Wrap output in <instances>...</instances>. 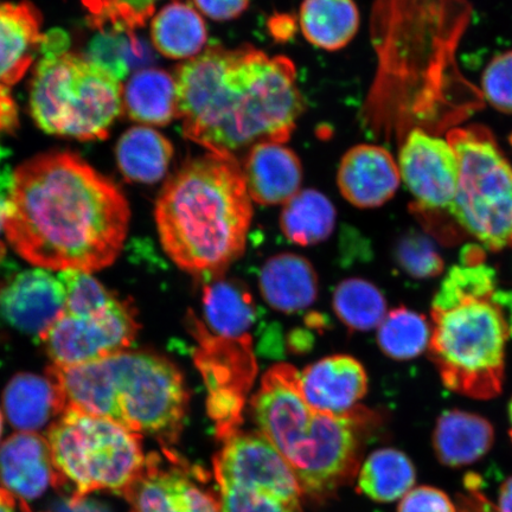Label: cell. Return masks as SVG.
<instances>
[{
    "label": "cell",
    "instance_id": "6da1fadb",
    "mask_svg": "<svg viewBox=\"0 0 512 512\" xmlns=\"http://www.w3.org/2000/svg\"><path fill=\"white\" fill-rule=\"evenodd\" d=\"M130 217L117 184L74 153H46L12 175L4 235L32 265L93 273L117 260Z\"/></svg>",
    "mask_w": 512,
    "mask_h": 512
},
{
    "label": "cell",
    "instance_id": "7a4b0ae2",
    "mask_svg": "<svg viewBox=\"0 0 512 512\" xmlns=\"http://www.w3.org/2000/svg\"><path fill=\"white\" fill-rule=\"evenodd\" d=\"M175 82L185 138L215 155L284 144L304 111L293 62L253 47H210L183 63Z\"/></svg>",
    "mask_w": 512,
    "mask_h": 512
},
{
    "label": "cell",
    "instance_id": "3957f363",
    "mask_svg": "<svg viewBox=\"0 0 512 512\" xmlns=\"http://www.w3.org/2000/svg\"><path fill=\"white\" fill-rule=\"evenodd\" d=\"M497 285L484 248L466 247L432 302L428 354L444 386L471 399H494L503 389L512 326L510 292Z\"/></svg>",
    "mask_w": 512,
    "mask_h": 512
},
{
    "label": "cell",
    "instance_id": "277c9868",
    "mask_svg": "<svg viewBox=\"0 0 512 512\" xmlns=\"http://www.w3.org/2000/svg\"><path fill=\"white\" fill-rule=\"evenodd\" d=\"M155 219L160 242L182 271L215 278L245 253L252 198L235 157H197L160 192Z\"/></svg>",
    "mask_w": 512,
    "mask_h": 512
},
{
    "label": "cell",
    "instance_id": "5b68a950",
    "mask_svg": "<svg viewBox=\"0 0 512 512\" xmlns=\"http://www.w3.org/2000/svg\"><path fill=\"white\" fill-rule=\"evenodd\" d=\"M47 376L63 412L112 420L164 446L181 435L190 396L181 371L162 356L126 350L81 366L53 364Z\"/></svg>",
    "mask_w": 512,
    "mask_h": 512
},
{
    "label": "cell",
    "instance_id": "8992f818",
    "mask_svg": "<svg viewBox=\"0 0 512 512\" xmlns=\"http://www.w3.org/2000/svg\"><path fill=\"white\" fill-rule=\"evenodd\" d=\"M252 411L260 434L277 448L306 494H328L355 472L361 427L370 414L316 411L305 401L299 371L290 364L267 371Z\"/></svg>",
    "mask_w": 512,
    "mask_h": 512
},
{
    "label": "cell",
    "instance_id": "52a82bcc",
    "mask_svg": "<svg viewBox=\"0 0 512 512\" xmlns=\"http://www.w3.org/2000/svg\"><path fill=\"white\" fill-rule=\"evenodd\" d=\"M123 107V87L108 70L74 54L38 63L30 108L44 132L79 140L105 139Z\"/></svg>",
    "mask_w": 512,
    "mask_h": 512
},
{
    "label": "cell",
    "instance_id": "ba28073f",
    "mask_svg": "<svg viewBox=\"0 0 512 512\" xmlns=\"http://www.w3.org/2000/svg\"><path fill=\"white\" fill-rule=\"evenodd\" d=\"M47 440L59 488H73L70 501L94 491L123 496L146 462L142 435L76 409H67L49 426Z\"/></svg>",
    "mask_w": 512,
    "mask_h": 512
},
{
    "label": "cell",
    "instance_id": "9c48e42d",
    "mask_svg": "<svg viewBox=\"0 0 512 512\" xmlns=\"http://www.w3.org/2000/svg\"><path fill=\"white\" fill-rule=\"evenodd\" d=\"M446 138L459 163L451 216L460 234L492 252L512 249V163L483 125L454 126Z\"/></svg>",
    "mask_w": 512,
    "mask_h": 512
},
{
    "label": "cell",
    "instance_id": "30bf717a",
    "mask_svg": "<svg viewBox=\"0 0 512 512\" xmlns=\"http://www.w3.org/2000/svg\"><path fill=\"white\" fill-rule=\"evenodd\" d=\"M401 181L414 198V211L426 229L445 242L457 241L460 234L452 220L456 200L459 163L447 138L413 128L400 144Z\"/></svg>",
    "mask_w": 512,
    "mask_h": 512
},
{
    "label": "cell",
    "instance_id": "8fae6325",
    "mask_svg": "<svg viewBox=\"0 0 512 512\" xmlns=\"http://www.w3.org/2000/svg\"><path fill=\"white\" fill-rule=\"evenodd\" d=\"M139 329L133 305L114 296L95 309L62 310L40 339L53 364L72 367L128 350Z\"/></svg>",
    "mask_w": 512,
    "mask_h": 512
},
{
    "label": "cell",
    "instance_id": "7c38bea8",
    "mask_svg": "<svg viewBox=\"0 0 512 512\" xmlns=\"http://www.w3.org/2000/svg\"><path fill=\"white\" fill-rule=\"evenodd\" d=\"M214 459L220 494L279 502L300 508L298 480L286 460L260 433L235 432Z\"/></svg>",
    "mask_w": 512,
    "mask_h": 512
},
{
    "label": "cell",
    "instance_id": "4fadbf2b",
    "mask_svg": "<svg viewBox=\"0 0 512 512\" xmlns=\"http://www.w3.org/2000/svg\"><path fill=\"white\" fill-rule=\"evenodd\" d=\"M146 457L143 470L123 497L131 512H221L219 497L195 480L181 460L168 451Z\"/></svg>",
    "mask_w": 512,
    "mask_h": 512
},
{
    "label": "cell",
    "instance_id": "5bb4252c",
    "mask_svg": "<svg viewBox=\"0 0 512 512\" xmlns=\"http://www.w3.org/2000/svg\"><path fill=\"white\" fill-rule=\"evenodd\" d=\"M337 183L342 196L352 206L379 208L392 200L400 187L399 165L386 147L356 145L343 156Z\"/></svg>",
    "mask_w": 512,
    "mask_h": 512
},
{
    "label": "cell",
    "instance_id": "9a60e30c",
    "mask_svg": "<svg viewBox=\"0 0 512 512\" xmlns=\"http://www.w3.org/2000/svg\"><path fill=\"white\" fill-rule=\"evenodd\" d=\"M66 291L59 278L44 270L19 273L0 293V315L15 329L41 336L60 316Z\"/></svg>",
    "mask_w": 512,
    "mask_h": 512
},
{
    "label": "cell",
    "instance_id": "2e32d148",
    "mask_svg": "<svg viewBox=\"0 0 512 512\" xmlns=\"http://www.w3.org/2000/svg\"><path fill=\"white\" fill-rule=\"evenodd\" d=\"M304 399L318 412L345 415L355 411L368 392L366 369L348 355L325 357L299 373Z\"/></svg>",
    "mask_w": 512,
    "mask_h": 512
},
{
    "label": "cell",
    "instance_id": "e0dca14e",
    "mask_svg": "<svg viewBox=\"0 0 512 512\" xmlns=\"http://www.w3.org/2000/svg\"><path fill=\"white\" fill-rule=\"evenodd\" d=\"M0 483L22 502L41 497L50 486L59 488L47 438L38 433L17 432L0 445Z\"/></svg>",
    "mask_w": 512,
    "mask_h": 512
},
{
    "label": "cell",
    "instance_id": "ac0fdd59",
    "mask_svg": "<svg viewBox=\"0 0 512 512\" xmlns=\"http://www.w3.org/2000/svg\"><path fill=\"white\" fill-rule=\"evenodd\" d=\"M252 201L274 206L290 201L303 182L300 159L284 144L266 142L249 149L242 168Z\"/></svg>",
    "mask_w": 512,
    "mask_h": 512
},
{
    "label": "cell",
    "instance_id": "d6986e66",
    "mask_svg": "<svg viewBox=\"0 0 512 512\" xmlns=\"http://www.w3.org/2000/svg\"><path fill=\"white\" fill-rule=\"evenodd\" d=\"M41 24L30 3L0 4V85L14 86L27 74L42 46Z\"/></svg>",
    "mask_w": 512,
    "mask_h": 512
},
{
    "label": "cell",
    "instance_id": "ffe728a7",
    "mask_svg": "<svg viewBox=\"0 0 512 512\" xmlns=\"http://www.w3.org/2000/svg\"><path fill=\"white\" fill-rule=\"evenodd\" d=\"M259 284L266 303L287 315L307 309L318 297L315 268L297 254L284 253L268 259L262 267Z\"/></svg>",
    "mask_w": 512,
    "mask_h": 512
},
{
    "label": "cell",
    "instance_id": "44dd1931",
    "mask_svg": "<svg viewBox=\"0 0 512 512\" xmlns=\"http://www.w3.org/2000/svg\"><path fill=\"white\" fill-rule=\"evenodd\" d=\"M495 441L494 426L475 413L451 409L439 416L433 433V446L439 462L463 467L482 459Z\"/></svg>",
    "mask_w": 512,
    "mask_h": 512
},
{
    "label": "cell",
    "instance_id": "7402d4cb",
    "mask_svg": "<svg viewBox=\"0 0 512 512\" xmlns=\"http://www.w3.org/2000/svg\"><path fill=\"white\" fill-rule=\"evenodd\" d=\"M6 418L18 432L37 433L59 418L62 406L49 377L17 374L3 394Z\"/></svg>",
    "mask_w": 512,
    "mask_h": 512
},
{
    "label": "cell",
    "instance_id": "603a6c76",
    "mask_svg": "<svg viewBox=\"0 0 512 512\" xmlns=\"http://www.w3.org/2000/svg\"><path fill=\"white\" fill-rule=\"evenodd\" d=\"M354 0H304L299 24L312 46L336 51L347 47L360 29Z\"/></svg>",
    "mask_w": 512,
    "mask_h": 512
},
{
    "label": "cell",
    "instance_id": "cb8c5ba5",
    "mask_svg": "<svg viewBox=\"0 0 512 512\" xmlns=\"http://www.w3.org/2000/svg\"><path fill=\"white\" fill-rule=\"evenodd\" d=\"M172 157L174 146L170 140L150 127L130 128L117 145L119 169L131 182H159L168 172Z\"/></svg>",
    "mask_w": 512,
    "mask_h": 512
},
{
    "label": "cell",
    "instance_id": "d4e9b609",
    "mask_svg": "<svg viewBox=\"0 0 512 512\" xmlns=\"http://www.w3.org/2000/svg\"><path fill=\"white\" fill-rule=\"evenodd\" d=\"M123 105L132 120L140 124L165 126L177 118L175 78L164 70H139L127 82Z\"/></svg>",
    "mask_w": 512,
    "mask_h": 512
},
{
    "label": "cell",
    "instance_id": "484cf974",
    "mask_svg": "<svg viewBox=\"0 0 512 512\" xmlns=\"http://www.w3.org/2000/svg\"><path fill=\"white\" fill-rule=\"evenodd\" d=\"M153 46L169 59H194L206 46V23L189 4L172 2L153 18L151 27Z\"/></svg>",
    "mask_w": 512,
    "mask_h": 512
},
{
    "label": "cell",
    "instance_id": "4316f807",
    "mask_svg": "<svg viewBox=\"0 0 512 512\" xmlns=\"http://www.w3.org/2000/svg\"><path fill=\"white\" fill-rule=\"evenodd\" d=\"M204 316L211 330L226 339L246 338L256 319L251 293L230 280H216L204 287Z\"/></svg>",
    "mask_w": 512,
    "mask_h": 512
},
{
    "label": "cell",
    "instance_id": "83f0119b",
    "mask_svg": "<svg viewBox=\"0 0 512 512\" xmlns=\"http://www.w3.org/2000/svg\"><path fill=\"white\" fill-rule=\"evenodd\" d=\"M416 471L412 460L395 448L370 454L358 475L357 489L377 503H392L414 489Z\"/></svg>",
    "mask_w": 512,
    "mask_h": 512
},
{
    "label": "cell",
    "instance_id": "f1b7e54d",
    "mask_svg": "<svg viewBox=\"0 0 512 512\" xmlns=\"http://www.w3.org/2000/svg\"><path fill=\"white\" fill-rule=\"evenodd\" d=\"M336 217V209L328 197L307 189L285 203L280 227L287 240L303 247L313 246L330 238Z\"/></svg>",
    "mask_w": 512,
    "mask_h": 512
},
{
    "label": "cell",
    "instance_id": "f546056e",
    "mask_svg": "<svg viewBox=\"0 0 512 512\" xmlns=\"http://www.w3.org/2000/svg\"><path fill=\"white\" fill-rule=\"evenodd\" d=\"M431 322L424 315L396 307L377 328V343L384 355L395 361H411L424 354L431 341Z\"/></svg>",
    "mask_w": 512,
    "mask_h": 512
},
{
    "label": "cell",
    "instance_id": "4dcf8cb0",
    "mask_svg": "<svg viewBox=\"0 0 512 512\" xmlns=\"http://www.w3.org/2000/svg\"><path fill=\"white\" fill-rule=\"evenodd\" d=\"M332 306L339 320L352 331L377 329L388 313L380 288L361 278L343 280L336 287Z\"/></svg>",
    "mask_w": 512,
    "mask_h": 512
},
{
    "label": "cell",
    "instance_id": "1f68e13d",
    "mask_svg": "<svg viewBox=\"0 0 512 512\" xmlns=\"http://www.w3.org/2000/svg\"><path fill=\"white\" fill-rule=\"evenodd\" d=\"M89 47L87 60L108 70L118 80L126 78L131 66L142 62L143 44L132 31L104 28Z\"/></svg>",
    "mask_w": 512,
    "mask_h": 512
},
{
    "label": "cell",
    "instance_id": "d6a6232c",
    "mask_svg": "<svg viewBox=\"0 0 512 512\" xmlns=\"http://www.w3.org/2000/svg\"><path fill=\"white\" fill-rule=\"evenodd\" d=\"M394 258L400 270L415 279L439 277L445 270L443 256L432 240L416 232L401 236L394 248Z\"/></svg>",
    "mask_w": 512,
    "mask_h": 512
},
{
    "label": "cell",
    "instance_id": "836d02e7",
    "mask_svg": "<svg viewBox=\"0 0 512 512\" xmlns=\"http://www.w3.org/2000/svg\"><path fill=\"white\" fill-rule=\"evenodd\" d=\"M158 0H85L95 27L134 31L152 17Z\"/></svg>",
    "mask_w": 512,
    "mask_h": 512
},
{
    "label": "cell",
    "instance_id": "e575fe53",
    "mask_svg": "<svg viewBox=\"0 0 512 512\" xmlns=\"http://www.w3.org/2000/svg\"><path fill=\"white\" fill-rule=\"evenodd\" d=\"M483 96L497 111L512 114V50L499 54L486 66Z\"/></svg>",
    "mask_w": 512,
    "mask_h": 512
},
{
    "label": "cell",
    "instance_id": "d590c367",
    "mask_svg": "<svg viewBox=\"0 0 512 512\" xmlns=\"http://www.w3.org/2000/svg\"><path fill=\"white\" fill-rule=\"evenodd\" d=\"M398 512H458L444 491L418 486L401 499Z\"/></svg>",
    "mask_w": 512,
    "mask_h": 512
},
{
    "label": "cell",
    "instance_id": "8d00e7d4",
    "mask_svg": "<svg viewBox=\"0 0 512 512\" xmlns=\"http://www.w3.org/2000/svg\"><path fill=\"white\" fill-rule=\"evenodd\" d=\"M197 9L214 21H230L245 12L249 0H194Z\"/></svg>",
    "mask_w": 512,
    "mask_h": 512
},
{
    "label": "cell",
    "instance_id": "74e56055",
    "mask_svg": "<svg viewBox=\"0 0 512 512\" xmlns=\"http://www.w3.org/2000/svg\"><path fill=\"white\" fill-rule=\"evenodd\" d=\"M17 124V112L8 88L0 85V132L10 131Z\"/></svg>",
    "mask_w": 512,
    "mask_h": 512
},
{
    "label": "cell",
    "instance_id": "f35d334b",
    "mask_svg": "<svg viewBox=\"0 0 512 512\" xmlns=\"http://www.w3.org/2000/svg\"><path fill=\"white\" fill-rule=\"evenodd\" d=\"M293 29H296V25L292 21V18L287 16H281L273 19V25H271V31L275 38H286L293 34Z\"/></svg>",
    "mask_w": 512,
    "mask_h": 512
},
{
    "label": "cell",
    "instance_id": "ab89813d",
    "mask_svg": "<svg viewBox=\"0 0 512 512\" xmlns=\"http://www.w3.org/2000/svg\"><path fill=\"white\" fill-rule=\"evenodd\" d=\"M498 512H512V477L505 480L499 489Z\"/></svg>",
    "mask_w": 512,
    "mask_h": 512
},
{
    "label": "cell",
    "instance_id": "60d3db41",
    "mask_svg": "<svg viewBox=\"0 0 512 512\" xmlns=\"http://www.w3.org/2000/svg\"><path fill=\"white\" fill-rule=\"evenodd\" d=\"M3 190H6V189L0 190V235H2L4 233V217L6 214V208H8V200H9V196L8 197L4 196ZM8 190H10V189H8ZM5 252H6V248H5L4 242L2 239H0V262L3 261Z\"/></svg>",
    "mask_w": 512,
    "mask_h": 512
},
{
    "label": "cell",
    "instance_id": "b9f144b4",
    "mask_svg": "<svg viewBox=\"0 0 512 512\" xmlns=\"http://www.w3.org/2000/svg\"><path fill=\"white\" fill-rule=\"evenodd\" d=\"M16 501L8 491L0 489V512H16Z\"/></svg>",
    "mask_w": 512,
    "mask_h": 512
},
{
    "label": "cell",
    "instance_id": "7bdbcfd3",
    "mask_svg": "<svg viewBox=\"0 0 512 512\" xmlns=\"http://www.w3.org/2000/svg\"><path fill=\"white\" fill-rule=\"evenodd\" d=\"M509 420H510L509 434H510V438L512 440V400L510 401V405H509Z\"/></svg>",
    "mask_w": 512,
    "mask_h": 512
},
{
    "label": "cell",
    "instance_id": "ee69618b",
    "mask_svg": "<svg viewBox=\"0 0 512 512\" xmlns=\"http://www.w3.org/2000/svg\"><path fill=\"white\" fill-rule=\"evenodd\" d=\"M3 434V414L0 412V438H2Z\"/></svg>",
    "mask_w": 512,
    "mask_h": 512
}]
</instances>
